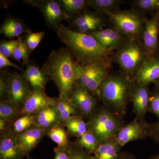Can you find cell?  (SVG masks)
Instances as JSON below:
<instances>
[{"label":"cell","instance_id":"cell-30","mask_svg":"<svg viewBox=\"0 0 159 159\" xmlns=\"http://www.w3.org/2000/svg\"><path fill=\"white\" fill-rule=\"evenodd\" d=\"M132 9L145 15H153L159 10V0H135L132 3Z\"/></svg>","mask_w":159,"mask_h":159},{"label":"cell","instance_id":"cell-26","mask_svg":"<svg viewBox=\"0 0 159 159\" xmlns=\"http://www.w3.org/2000/svg\"><path fill=\"white\" fill-rule=\"evenodd\" d=\"M89 7L94 11L107 16L118 9L121 0H88Z\"/></svg>","mask_w":159,"mask_h":159},{"label":"cell","instance_id":"cell-29","mask_svg":"<svg viewBox=\"0 0 159 159\" xmlns=\"http://www.w3.org/2000/svg\"><path fill=\"white\" fill-rule=\"evenodd\" d=\"M74 143L91 154H94L100 145L96 138L88 131L81 136L77 138Z\"/></svg>","mask_w":159,"mask_h":159},{"label":"cell","instance_id":"cell-40","mask_svg":"<svg viewBox=\"0 0 159 159\" xmlns=\"http://www.w3.org/2000/svg\"><path fill=\"white\" fill-rule=\"evenodd\" d=\"M7 67H12L15 68L17 69L20 71L24 72L25 70L22 68L21 67L16 64L12 62L8 58V57H5L3 56L2 54H0V69L1 70L4 68Z\"/></svg>","mask_w":159,"mask_h":159},{"label":"cell","instance_id":"cell-4","mask_svg":"<svg viewBox=\"0 0 159 159\" xmlns=\"http://www.w3.org/2000/svg\"><path fill=\"white\" fill-rule=\"evenodd\" d=\"M122 119L103 105L98 107L88 119L87 130L101 144L116 134L123 125Z\"/></svg>","mask_w":159,"mask_h":159},{"label":"cell","instance_id":"cell-27","mask_svg":"<svg viewBox=\"0 0 159 159\" xmlns=\"http://www.w3.org/2000/svg\"><path fill=\"white\" fill-rule=\"evenodd\" d=\"M58 98V100L55 107L59 114L60 119L62 124L70 117L75 116H81L79 110L72 105L70 100L60 99L59 97Z\"/></svg>","mask_w":159,"mask_h":159},{"label":"cell","instance_id":"cell-20","mask_svg":"<svg viewBox=\"0 0 159 159\" xmlns=\"http://www.w3.org/2000/svg\"><path fill=\"white\" fill-rule=\"evenodd\" d=\"M26 66V69L22 74L23 78L28 81L33 91H45L47 84L50 80L49 77L37 65L29 62Z\"/></svg>","mask_w":159,"mask_h":159},{"label":"cell","instance_id":"cell-1","mask_svg":"<svg viewBox=\"0 0 159 159\" xmlns=\"http://www.w3.org/2000/svg\"><path fill=\"white\" fill-rule=\"evenodd\" d=\"M54 31L80 65L102 64L111 66L115 51L104 48L90 34L72 31L62 23Z\"/></svg>","mask_w":159,"mask_h":159},{"label":"cell","instance_id":"cell-25","mask_svg":"<svg viewBox=\"0 0 159 159\" xmlns=\"http://www.w3.org/2000/svg\"><path fill=\"white\" fill-rule=\"evenodd\" d=\"M68 133L72 136H81L87 131L86 122L80 116H73L63 122Z\"/></svg>","mask_w":159,"mask_h":159},{"label":"cell","instance_id":"cell-23","mask_svg":"<svg viewBox=\"0 0 159 159\" xmlns=\"http://www.w3.org/2000/svg\"><path fill=\"white\" fill-rule=\"evenodd\" d=\"M121 147L115 137L100 144L93 154L94 159H118Z\"/></svg>","mask_w":159,"mask_h":159},{"label":"cell","instance_id":"cell-28","mask_svg":"<svg viewBox=\"0 0 159 159\" xmlns=\"http://www.w3.org/2000/svg\"><path fill=\"white\" fill-rule=\"evenodd\" d=\"M63 9L72 17L79 14L89 7L88 0H59Z\"/></svg>","mask_w":159,"mask_h":159},{"label":"cell","instance_id":"cell-31","mask_svg":"<svg viewBox=\"0 0 159 159\" xmlns=\"http://www.w3.org/2000/svg\"><path fill=\"white\" fill-rule=\"evenodd\" d=\"M34 124V116L24 115L20 116L11 123L10 132L16 135L25 131Z\"/></svg>","mask_w":159,"mask_h":159},{"label":"cell","instance_id":"cell-5","mask_svg":"<svg viewBox=\"0 0 159 159\" xmlns=\"http://www.w3.org/2000/svg\"><path fill=\"white\" fill-rule=\"evenodd\" d=\"M147 59L142 41L128 40L115 51L113 62L119 66L122 73L132 79Z\"/></svg>","mask_w":159,"mask_h":159},{"label":"cell","instance_id":"cell-13","mask_svg":"<svg viewBox=\"0 0 159 159\" xmlns=\"http://www.w3.org/2000/svg\"><path fill=\"white\" fill-rule=\"evenodd\" d=\"M149 125L146 121L142 122L135 118L129 123L123 124L114 137L122 148L129 142L148 137Z\"/></svg>","mask_w":159,"mask_h":159},{"label":"cell","instance_id":"cell-43","mask_svg":"<svg viewBox=\"0 0 159 159\" xmlns=\"http://www.w3.org/2000/svg\"><path fill=\"white\" fill-rule=\"evenodd\" d=\"M118 159H136L133 154L126 152H121Z\"/></svg>","mask_w":159,"mask_h":159},{"label":"cell","instance_id":"cell-19","mask_svg":"<svg viewBox=\"0 0 159 159\" xmlns=\"http://www.w3.org/2000/svg\"><path fill=\"white\" fill-rule=\"evenodd\" d=\"M24 157L14 134L9 132L1 135L0 159H22Z\"/></svg>","mask_w":159,"mask_h":159},{"label":"cell","instance_id":"cell-14","mask_svg":"<svg viewBox=\"0 0 159 159\" xmlns=\"http://www.w3.org/2000/svg\"><path fill=\"white\" fill-rule=\"evenodd\" d=\"M58 98L48 97L44 91H33L20 111V116L24 115L34 116L43 110L55 107Z\"/></svg>","mask_w":159,"mask_h":159},{"label":"cell","instance_id":"cell-32","mask_svg":"<svg viewBox=\"0 0 159 159\" xmlns=\"http://www.w3.org/2000/svg\"><path fill=\"white\" fill-rule=\"evenodd\" d=\"M19 117V111L9 100L1 101L0 119H6L9 122H13Z\"/></svg>","mask_w":159,"mask_h":159},{"label":"cell","instance_id":"cell-36","mask_svg":"<svg viewBox=\"0 0 159 159\" xmlns=\"http://www.w3.org/2000/svg\"><path fill=\"white\" fill-rule=\"evenodd\" d=\"M19 40L11 39L9 40H2L0 43V54L5 57H12L15 49L18 44Z\"/></svg>","mask_w":159,"mask_h":159},{"label":"cell","instance_id":"cell-37","mask_svg":"<svg viewBox=\"0 0 159 159\" xmlns=\"http://www.w3.org/2000/svg\"><path fill=\"white\" fill-rule=\"evenodd\" d=\"M9 73L7 70H1L0 74V98L1 101L7 100L8 78Z\"/></svg>","mask_w":159,"mask_h":159},{"label":"cell","instance_id":"cell-44","mask_svg":"<svg viewBox=\"0 0 159 159\" xmlns=\"http://www.w3.org/2000/svg\"><path fill=\"white\" fill-rule=\"evenodd\" d=\"M154 84L155 85V90L157 91L159 93V78Z\"/></svg>","mask_w":159,"mask_h":159},{"label":"cell","instance_id":"cell-8","mask_svg":"<svg viewBox=\"0 0 159 159\" xmlns=\"http://www.w3.org/2000/svg\"><path fill=\"white\" fill-rule=\"evenodd\" d=\"M24 2L37 7L43 16L46 24L49 28L54 30L61 24L62 21L67 22L71 18L66 13L59 1L36 0Z\"/></svg>","mask_w":159,"mask_h":159},{"label":"cell","instance_id":"cell-35","mask_svg":"<svg viewBox=\"0 0 159 159\" xmlns=\"http://www.w3.org/2000/svg\"><path fill=\"white\" fill-rule=\"evenodd\" d=\"M45 33L41 31L37 32H30L27 34L25 40L30 54L37 48L42 39L44 36Z\"/></svg>","mask_w":159,"mask_h":159},{"label":"cell","instance_id":"cell-15","mask_svg":"<svg viewBox=\"0 0 159 159\" xmlns=\"http://www.w3.org/2000/svg\"><path fill=\"white\" fill-rule=\"evenodd\" d=\"M148 86L142 85L134 82L130 97L133 106V111L139 121L144 122L145 115L149 112V99L150 92Z\"/></svg>","mask_w":159,"mask_h":159},{"label":"cell","instance_id":"cell-45","mask_svg":"<svg viewBox=\"0 0 159 159\" xmlns=\"http://www.w3.org/2000/svg\"><path fill=\"white\" fill-rule=\"evenodd\" d=\"M148 159H159V154L152 156Z\"/></svg>","mask_w":159,"mask_h":159},{"label":"cell","instance_id":"cell-17","mask_svg":"<svg viewBox=\"0 0 159 159\" xmlns=\"http://www.w3.org/2000/svg\"><path fill=\"white\" fill-rule=\"evenodd\" d=\"M46 131L34 125L25 131L16 135V142L24 156L29 154L46 135Z\"/></svg>","mask_w":159,"mask_h":159},{"label":"cell","instance_id":"cell-39","mask_svg":"<svg viewBox=\"0 0 159 159\" xmlns=\"http://www.w3.org/2000/svg\"><path fill=\"white\" fill-rule=\"evenodd\" d=\"M148 137L159 144V121L155 123L149 124Z\"/></svg>","mask_w":159,"mask_h":159},{"label":"cell","instance_id":"cell-41","mask_svg":"<svg viewBox=\"0 0 159 159\" xmlns=\"http://www.w3.org/2000/svg\"><path fill=\"white\" fill-rule=\"evenodd\" d=\"M55 157L54 159H70L69 149L57 147L54 148Z\"/></svg>","mask_w":159,"mask_h":159},{"label":"cell","instance_id":"cell-33","mask_svg":"<svg viewBox=\"0 0 159 159\" xmlns=\"http://www.w3.org/2000/svg\"><path fill=\"white\" fill-rule=\"evenodd\" d=\"M18 39L19 42L15 49L11 57L18 61L23 60L24 64L26 65L29 62V56L31 54L25 40H23L20 37Z\"/></svg>","mask_w":159,"mask_h":159},{"label":"cell","instance_id":"cell-46","mask_svg":"<svg viewBox=\"0 0 159 159\" xmlns=\"http://www.w3.org/2000/svg\"><path fill=\"white\" fill-rule=\"evenodd\" d=\"M157 13L158 17V19L159 20V10H158V11H157Z\"/></svg>","mask_w":159,"mask_h":159},{"label":"cell","instance_id":"cell-12","mask_svg":"<svg viewBox=\"0 0 159 159\" xmlns=\"http://www.w3.org/2000/svg\"><path fill=\"white\" fill-rule=\"evenodd\" d=\"M159 20L157 13L145 19L142 35V42L147 59L159 56Z\"/></svg>","mask_w":159,"mask_h":159},{"label":"cell","instance_id":"cell-16","mask_svg":"<svg viewBox=\"0 0 159 159\" xmlns=\"http://www.w3.org/2000/svg\"><path fill=\"white\" fill-rule=\"evenodd\" d=\"M104 48L116 51L124 45L128 40L114 27L88 33Z\"/></svg>","mask_w":159,"mask_h":159},{"label":"cell","instance_id":"cell-9","mask_svg":"<svg viewBox=\"0 0 159 159\" xmlns=\"http://www.w3.org/2000/svg\"><path fill=\"white\" fill-rule=\"evenodd\" d=\"M33 91L31 85L23 78L22 75L17 73H9L7 100L19 111Z\"/></svg>","mask_w":159,"mask_h":159},{"label":"cell","instance_id":"cell-3","mask_svg":"<svg viewBox=\"0 0 159 159\" xmlns=\"http://www.w3.org/2000/svg\"><path fill=\"white\" fill-rule=\"evenodd\" d=\"M133 85L131 78L121 72L108 73L99 85V99L110 110L123 119L130 101Z\"/></svg>","mask_w":159,"mask_h":159},{"label":"cell","instance_id":"cell-22","mask_svg":"<svg viewBox=\"0 0 159 159\" xmlns=\"http://www.w3.org/2000/svg\"><path fill=\"white\" fill-rule=\"evenodd\" d=\"M34 124L47 131L62 124L55 107H49L34 115Z\"/></svg>","mask_w":159,"mask_h":159},{"label":"cell","instance_id":"cell-21","mask_svg":"<svg viewBox=\"0 0 159 159\" xmlns=\"http://www.w3.org/2000/svg\"><path fill=\"white\" fill-rule=\"evenodd\" d=\"M31 32L23 20L9 16L6 18L0 28V33L9 40L19 37L23 33Z\"/></svg>","mask_w":159,"mask_h":159},{"label":"cell","instance_id":"cell-10","mask_svg":"<svg viewBox=\"0 0 159 159\" xmlns=\"http://www.w3.org/2000/svg\"><path fill=\"white\" fill-rule=\"evenodd\" d=\"M67 22L71 30L85 34L102 30L105 25L101 14L87 10L74 16Z\"/></svg>","mask_w":159,"mask_h":159},{"label":"cell","instance_id":"cell-11","mask_svg":"<svg viewBox=\"0 0 159 159\" xmlns=\"http://www.w3.org/2000/svg\"><path fill=\"white\" fill-rule=\"evenodd\" d=\"M70 101L80 111L83 118L88 119L98 108L97 99L82 86L75 84L72 90Z\"/></svg>","mask_w":159,"mask_h":159},{"label":"cell","instance_id":"cell-34","mask_svg":"<svg viewBox=\"0 0 159 159\" xmlns=\"http://www.w3.org/2000/svg\"><path fill=\"white\" fill-rule=\"evenodd\" d=\"M70 159H94L93 156L83 148L70 142L69 148Z\"/></svg>","mask_w":159,"mask_h":159},{"label":"cell","instance_id":"cell-47","mask_svg":"<svg viewBox=\"0 0 159 159\" xmlns=\"http://www.w3.org/2000/svg\"><path fill=\"white\" fill-rule=\"evenodd\" d=\"M27 157H28V158H27V159H33L31 158L30 157H29V156H28Z\"/></svg>","mask_w":159,"mask_h":159},{"label":"cell","instance_id":"cell-24","mask_svg":"<svg viewBox=\"0 0 159 159\" xmlns=\"http://www.w3.org/2000/svg\"><path fill=\"white\" fill-rule=\"evenodd\" d=\"M68 133L62 124H58L47 131L46 135L57 144V147L69 149L70 142Z\"/></svg>","mask_w":159,"mask_h":159},{"label":"cell","instance_id":"cell-2","mask_svg":"<svg viewBox=\"0 0 159 159\" xmlns=\"http://www.w3.org/2000/svg\"><path fill=\"white\" fill-rule=\"evenodd\" d=\"M80 68V65L70 51L66 47H62L51 51L41 69L44 74L57 86L59 93L58 97L70 100Z\"/></svg>","mask_w":159,"mask_h":159},{"label":"cell","instance_id":"cell-38","mask_svg":"<svg viewBox=\"0 0 159 159\" xmlns=\"http://www.w3.org/2000/svg\"><path fill=\"white\" fill-rule=\"evenodd\" d=\"M148 111L157 117L159 121V93L156 90L150 93Z\"/></svg>","mask_w":159,"mask_h":159},{"label":"cell","instance_id":"cell-6","mask_svg":"<svg viewBox=\"0 0 159 159\" xmlns=\"http://www.w3.org/2000/svg\"><path fill=\"white\" fill-rule=\"evenodd\" d=\"M113 27L128 40L142 41V35L146 17L132 9H118L107 15Z\"/></svg>","mask_w":159,"mask_h":159},{"label":"cell","instance_id":"cell-42","mask_svg":"<svg viewBox=\"0 0 159 159\" xmlns=\"http://www.w3.org/2000/svg\"><path fill=\"white\" fill-rule=\"evenodd\" d=\"M12 122L6 119H0V133L1 135L10 132V129Z\"/></svg>","mask_w":159,"mask_h":159},{"label":"cell","instance_id":"cell-18","mask_svg":"<svg viewBox=\"0 0 159 159\" xmlns=\"http://www.w3.org/2000/svg\"><path fill=\"white\" fill-rule=\"evenodd\" d=\"M159 78V56L146 59L135 76L132 79L135 83L149 85Z\"/></svg>","mask_w":159,"mask_h":159},{"label":"cell","instance_id":"cell-7","mask_svg":"<svg viewBox=\"0 0 159 159\" xmlns=\"http://www.w3.org/2000/svg\"><path fill=\"white\" fill-rule=\"evenodd\" d=\"M109 66L102 64L89 66L80 65V71L76 83L85 88L99 99V86L104 77L108 74Z\"/></svg>","mask_w":159,"mask_h":159}]
</instances>
